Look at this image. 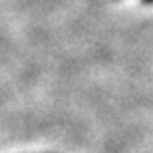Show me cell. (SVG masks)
Returning a JSON list of instances; mask_svg holds the SVG:
<instances>
[{
	"mask_svg": "<svg viewBox=\"0 0 153 153\" xmlns=\"http://www.w3.org/2000/svg\"><path fill=\"white\" fill-rule=\"evenodd\" d=\"M143 4H153V0H141Z\"/></svg>",
	"mask_w": 153,
	"mask_h": 153,
	"instance_id": "6da1fadb",
	"label": "cell"
}]
</instances>
